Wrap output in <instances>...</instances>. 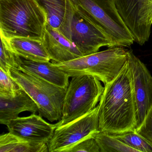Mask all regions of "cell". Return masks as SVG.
Returning <instances> with one entry per match:
<instances>
[{
  "instance_id": "cell-1",
  "label": "cell",
  "mask_w": 152,
  "mask_h": 152,
  "mask_svg": "<svg viewBox=\"0 0 152 152\" xmlns=\"http://www.w3.org/2000/svg\"><path fill=\"white\" fill-rule=\"evenodd\" d=\"M100 131L118 134L136 128V104L128 60L118 75L104 85L99 104Z\"/></svg>"
},
{
  "instance_id": "cell-2",
  "label": "cell",
  "mask_w": 152,
  "mask_h": 152,
  "mask_svg": "<svg viewBox=\"0 0 152 152\" xmlns=\"http://www.w3.org/2000/svg\"><path fill=\"white\" fill-rule=\"evenodd\" d=\"M48 15L39 0H0V34L41 39Z\"/></svg>"
},
{
  "instance_id": "cell-3",
  "label": "cell",
  "mask_w": 152,
  "mask_h": 152,
  "mask_svg": "<svg viewBox=\"0 0 152 152\" xmlns=\"http://www.w3.org/2000/svg\"><path fill=\"white\" fill-rule=\"evenodd\" d=\"M81 16L104 32L115 47L129 48L134 39L120 15L115 0H70Z\"/></svg>"
},
{
  "instance_id": "cell-4",
  "label": "cell",
  "mask_w": 152,
  "mask_h": 152,
  "mask_svg": "<svg viewBox=\"0 0 152 152\" xmlns=\"http://www.w3.org/2000/svg\"><path fill=\"white\" fill-rule=\"evenodd\" d=\"M128 51L123 47H112L68 62L54 64L70 77L93 75L105 85L113 80L121 72L128 60Z\"/></svg>"
},
{
  "instance_id": "cell-5",
  "label": "cell",
  "mask_w": 152,
  "mask_h": 152,
  "mask_svg": "<svg viewBox=\"0 0 152 152\" xmlns=\"http://www.w3.org/2000/svg\"><path fill=\"white\" fill-rule=\"evenodd\" d=\"M104 87L93 75L73 76L64 99L63 115L57 126L67 124L92 111L100 101Z\"/></svg>"
},
{
  "instance_id": "cell-6",
  "label": "cell",
  "mask_w": 152,
  "mask_h": 152,
  "mask_svg": "<svg viewBox=\"0 0 152 152\" xmlns=\"http://www.w3.org/2000/svg\"><path fill=\"white\" fill-rule=\"evenodd\" d=\"M10 76L36 103L40 115L50 122L61 120L67 89L18 69H11Z\"/></svg>"
},
{
  "instance_id": "cell-7",
  "label": "cell",
  "mask_w": 152,
  "mask_h": 152,
  "mask_svg": "<svg viewBox=\"0 0 152 152\" xmlns=\"http://www.w3.org/2000/svg\"><path fill=\"white\" fill-rule=\"evenodd\" d=\"M57 29L83 56L98 52L102 47H115L110 37L77 12L70 0H67L64 18Z\"/></svg>"
},
{
  "instance_id": "cell-8",
  "label": "cell",
  "mask_w": 152,
  "mask_h": 152,
  "mask_svg": "<svg viewBox=\"0 0 152 152\" xmlns=\"http://www.w3.org/2000/svg\"><path fill=\"white\" fill-rule=\"evenodd\" d=\"M99 132L98 104L85 115L57 127L47 143L49 152H67L80 141L95 137Z\"/></svg>"
},
{
  "instance_id": "cell-9",
  "label": "cell",
  "mask_w": 152,
  "mask_h": 152,
  "mask_svg": "<svg viewBox=\"0 0 152 152\" xmlns=\"http://www.w3.org/2000/svg\"><path fill=\"white\" fill-rule=\"evenodd\" d=\"M149 0H115L124 22L130 31L134 42L140 46L148 41L152 23L149 15Z\"/></svg>"
},
{
  "instance_id": "cell-10",
  "label": "cell",
  "mask_w": 152,
  "mask_h": 152,
  "mask_svg": "<svg viewBox=\"0 0 152 152\" xmlns=\"http://www.w3.org/2000/svg\"><path fill=\"white\" fill-rule=\"evenodd\" d=\"M128 61L132 75L136 101L137 129L141 125L152 106V76L132 50H128Z\"/></svg>"
},
{
  "instance_id": "cell-11",
  "label": "cell",
  "mask_w": 152,
  "mask_h": 152,
  "mask_svg": "<svg viewBox=\"0 0 152 152\" xmlns=\"http://www.w3.org/2000/svg\"><path fill=\"white\" fill-rule=\"evenodd\" d=\"M10 133L25 139L37 143H46L51 138L57 124L43 120L41 115L32 114L26 117H18L7 125Z\"/></svg>"
},
{
  "instance_id": "cell-12",
  "label": "cell",
  "mask_w": 152,
  "mask_h": 152,
  "mask_svg": "<svg viewBox=\"0 0 152 152\" xmlns=\"http://www.w3.org/2000/svg\"><path fill=\"white\" fill-rule=\"evenodd\" d=\"M42 40L50 59L55 63H65L83 56L72 42L48 23Z\"/></svg>"
},
{
  "instance_id": "cell-13",
  "label": "cell",
  "mask_w": 152,
  "mask_h": 152,
  "mask_svg": "<svg viewBox=\"0 0 152 152\" xmlns=\"http://www.w3.org/2000/svg\"><path fill=\"white\" fill-rule=\"evenodd\" d=\"M26 111L35 113L39 112V107L23 88L14 96L0 93V124L7 125Z\"/></svg>"
},
{
  "instance_id": "cell-14",
  "label": "cell",
  "mask_w": 152,
  "mask_h": 152,
  "mask_svg": "<svg viewBox=\"0 0 152 152\" xmlns=\"http://www.w3.org/2000/svg\"><path fill=\"white\" fill-rule=\"evenodd\" d=\"M18 70L37 76L60 88L67 89L70 76L50 62H39L23 59Z\"/></svg>"
},
{
  "instance_id": "cell-15",
  "label": "cell",
  "mask_w": 152,
  "mask_h": 152,
  "mask_svg": "<svg viewBox=\"0 0 152 152\" xmlns=\"http://www.w3.org/2000/svg\"><path fill=\"white\" fill-rule=\"evenodd\" d=\"M6 38L11 49L24 59L39 62L51 60L41 39L20 37Z\"/></svg>"
},
{
  "instance_id": "cell-16",
  "label": "cell",
  "mask_w": 152,
  "mask_h": 152,
  "mask_svg": "<svg viewBox=\"0 0 152 152\" xmlns=\"http://www.w3.org/2000/svg\"><path fill=\"white\" fill-rule=\"evenodd\" d=\"M48 144L33 142L9 132L0 136V152H48Z\"/></svg>"
},
{
  "instance_id": "cell-17",
  "label": "cell",
  "mask_w": 152,
  "mask_h": 152,
  "mask_svg": "<svg viewBox=\"0 0 152 152\" xmlns=\"http://www.w3.org/2000/svg\"><path fill=\"white\" fill-rule=\"evenodd\" d=\"M94 138L100 148V152H138L112 134L104 132H99Z\"/></svg>"
},
{
  "instance_id": "cell-18",
  "label": "cell",
  "mask_w": 152,
  "mask_h": 152,
  "mask_svg": "<svg viewBox=\"0 0 152 152\" xmlns=\"http://www.w3.org/2000/svg\"><path fill=\"white\" fill-rule=\"evenodd\" d=\"M1 39L0 68L10 75L11 69L18 70L22 64L23 59L11 49L3 35H1Z\"/></svg>"
},
{
  "instance_id": "cell-19",
  "label": "cell",
  "mask_w": 152,
  "mask_h": 152,
  "mask_svg": "<svg viewBox=\"0 0 152 152\" xmlns=\"http://www.w3.org/2000/svg\"><path fill=\"white\" fill-rule=\"evenodd\" d=\"M48 15V23L54 28L59 27L64 15L67 0H39Z\"/></svg>"
},
{
  "instance_id": "cell-20",
  "label": "cell",
  "mask_w": 152,
  "mask_h": 152,
  "mask_svg": "<svg viewBox=\"0 0 152 152\" xmlns=\"http://www.w3.org/2000/svg\"><path fill=\"white\" fill-rule=\"evenodd\" d=\"M112 135L138 152H152V145L135 131Z\"/></svg>"
},
{
  "instance_id": "cell-21",
  "label": "cell",
  "mask_w": 152,
  "mask_h": 152,
  "mask_svg": "<svg viewBox=\"0 0 152 152\" xmlns=\"http://www.w3.org/2000/svg\"><path fill=\"white\" fill-rule=\"evenodd\" d=\"M20 88L11 76L0 68V93L14 96Z\"/></svg>"
},
{
  "instance_id": "cell-22",
  "label": "cell",
  "mask_w": 152,
  "mask_h": 152,
  "mask_svg": "<svg viewBox=\"0 0 152 152\" xmlns=\"http://www.w3.org/2000/svg\"><path fill=\"white\" fill-rule=\"evenodd\" d=\"M134 131L152 145V106L141 125Z\"/></svg>"
},
{
  "instance_id": "cell-23",
  "label": "cell",
  "mask_w": 152,
  "mask_h": 152,
  "mask_svg": "<svg viewBox=\"0 0 152 152\" xmlns=\"http://www.w3.org/2000/svg\"><path fill=\"white\" fill-rule=\"evenodd\" d=\"M100 152V148L95 138L86 139L78 143L67 152Z\"/></svg>"
},
{
  "instance_id": "cell-24",
  "label": "cell",
  "mask_w": 152,
  "mask_h": 152,
  "mask_svg": "<svg viewBox=\"0 0 152 152\" xmlns=\"http://www.w3.org/2000/svg\"><path fill=\"white\" fill-rule=\"evenodd\" d=\"M149 15L152 23V0H149Z\"/></svg>"
}]
</instances>
